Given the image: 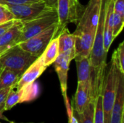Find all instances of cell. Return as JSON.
I'll use <instances>...</instances> for the list:
<instances>
[{
	"mask_svg": "<svg viewBox=\"0 0 124 123\" xmlns=\"http://www.w3.org/2000/svg\"><path fill=\"white\" fill-rule=\"evenodd\" d=\"M102 0H89L77 27L73 33L75 38L76 58L89 56L97 31Z\"/></svg>",
	"mask_w": 124,
	"mask_h": 123,
	"instance_id": "obj_1",
	"label": "cell"
},
{
	"mask_svg": "<svg viewBox=\"0 0 124 123\" xmlns=\"http://www.w3.org/2000/svg\"><path fill=\"white\" fill-rule=\"evenodd\" d=\"M120 73L121 72L119 71L116 62L112 58L110 63L106 66L102 90L104 123H110L111 111L116 98Z\"/></svg>",
	"mask_w": 124,
	"mask_h": 123,
	"instance_id": "obj_2",
	"label": "cell"
},
{
	"mask_svg": "<svg viewBox=\"0 0 124 123\" xmlns=\"http://www.w3.org/2000/svg\"><path fill=\"white\" fill-rule=\"evenodd\" d=\"M37 58L17 44L0 56V65L3 69L9 70L20 77Z\"/></svg>",
	"mask_w": 124,
	"mask_h": 123,
	"instance_id": "obj_3",
	"label": "cell"
},
{
	"mask_svg": "<svg viewBox=\"0 0 124 123\" xmlns=\"http://www.w3.org/2000/svg\"><path fill=\"white\" fill-rule=\"evenodd\" d=\"M7 7L13 14L14 19L22 22L38 17L46 12L56 9V6L51 4L49 1H36Z\"/></svg>",
	"mask_w": 124,
	"mask_h": 123,
	"instance_id": "obj_4",
	"label": "cell"
},
{
	"mask_svg": "<svg viewBox=\"0 0 124 123\" xmlns=\"http://www.w3.org/2000/svg\"><path fill=\"white\" fill-rule=\"evenodd\" d=\"M55 23H59L56 9L34 19L23 22V32L19 43L43 32Z\"/></svg>",
	"mask_w": 124,
	"mask_h": 123,
	"instance_id": "obj_5",
	"label": "cell"
},
{
	"mask_svg": "<svg viewBox=\"0 0 124 123\" xmlns=\"http://www.w3.org/2000/svg\"><path fill=\"white\" fill-rule=\"evenodd\" d=\"M60 30L59 23H55L43 32L18 43L23 50L39 57H40L49 42Z\"/></svg>",
	"mask_w": 124,
	"mask_h": 123,
	"instance_id": "obj_6",
	"label": "cell"
},
{
	"mask_svg": "<svg viewBox=\"0 0 124 123\" xmlns=\"http://www.w3.org/2000/svg\"><path fill=\"white\" fill-rule=\"evenodd\" d=\"M39 94V87L35 82L19 89L13 88L5 100L4 111L10 110L18 104L33 101L38 97Z\"/></svg>",
	"mask_w": 124,
	"mask_h": 123,
	"instance_id": "obj_7",
	"label": "cell"
},
{
	"mask_svg": "<svg viewBox=\"0 0 124 123\" xmlns=\"http://www.w3.org/2000/svg\"><path fill=\"white\" fill-rule=\"evenodd\" d=\"M76 57V51L75 49L65 51L62 54H59L56 60L54 62V69L57 74L62 94L65 101V106L70 104L68 95H67V90H68V72L69 70V65L70 62L74 59Z\"/></svg>",
	"mask_w": 124,
	"mask_h": 123,
	"instance_id": "obj_8",
	"label": "cell"
},
{
	"mask_svg": "<svg viewBox=\"0 0 124 123\" xmlns=\"http://www.w3.org/2000/svg\"><path fill=\"white\" fill-rule=\"evenodd\" d=\"M81 4L78 0H57L56 9L60 30L70 22H77L80 18Z\"/></svg>",
	"mask_w": 124,
	"mask_h": 123,
	"instance_id": "obj_9",
	"label": "cell"
},
{
	"mask_svg": "<svg viewBox=\"0 0 124 123\" xmlns=\"http://www.w3.org/2000/svg\"><path fill=\"white\" fill-rule=\"evenodd\" d=\"M94 99L95 98L93 94L91 80L86 82H78L76 91L73 98V109L77 115L82 113L87 105Z\"/></svg>",
	"mask_w": 124,
	"mask_h": 123,
	"instance_id": "obj_10",
	"label": "cell"
},
{
	"mask_svg": "<svg viewBox=\"0 0 124 123\" xmlns=\"http://www.w3.org/2000/svg\"><path fill=\"white\" fill-rule=\"evenodd\" d=\"M46 67H47L44 65L41 56L39 57L23 73L14 88L15 89H19L34 83L36 80L41 75Z\"/></svg>",
	"mask_w": 124,
	"mask_h": 123,
	"instance_id": "obj_11",
	"label": "cell"
},
{
	"mask_svg": "<svg viewBox=\"0 0 124 123\" xmlns=\"http://www.w3.org/2000/svg\"><path fill=\"white\" fill-rule=\"evenodd\" d=\"M23 32V22L15 20L13 25L0 37V56L19 43Z\"/></svg>",
	"mask_w": 124,
	"mask_h": 123,
	"instance_id": "obj_12",
	"label": "cell"
},
{
	"mask_svg": "<svg viewBox=\"0 0 124 123\" xmlns=\"http://www.w3.org/2000/svg\"><path fill=\"white\" fill-rule=\"evenodd\" d=\"M124 74L120 73L116 98L110 115V123L124 122Z\"/></svg>",
	"mask_w": 124,
	"mask_h": 123,
	"instance_id": "obj_13",
	"label": "cell"
},
{
	"mask_svg": "<svg viewBox=\"0 0 124 123\" xmlns=\"http://www.w3.org/2000/svg\"><path fill=\"white\" fill-rule=\"evenodd\" d=\"M113 0H108L107 9L104 22V47L108 53L114 37L113 36Z\"/></svg>",
	"mask_w": 124,
	"mask_h": 123,
	"instance_id": "obj_14",
	"label": "cell"
},
{
	"mask_svg": "<svg viewBox=\"0 0 124 123\" xmlns=\"http://www.w3.org/2000/svg\"><path fill=\"white\" fill-rule=\"evenodd\" d=\"M60 33L58 36L59 54L75 49V38L70 33L67 26L60 29Z\"/></svg>",
	"mask_w": 124,
	"mask_h": 123,
	"instance_id": "obj_15",
	"label": "cell"
},
{
	"mask_svg": "<svg viewBox=\"0 0 124 123\" xmlns=\"http://www.w3.org/2000/svg\"><path fill=\"white\" fill-rule=\"evenodd\" d=\"M74 59L76 63L78 82H86L91 80L92 66L89 57H81Z\"/></svg>",
	"mask_w": 124,
	"mask_h": 123,
	"instance_id": "obj_16",
	"label": "cell"
},
{
	"mask_svg": "<svg viewBox=\"0 0 124 123\" xmlns=\"http://www.w3.org/2000/svg\"><path fill=\"white\" fill-rule=\"evenodd\" d=\"M59 46H58V36L54 37L49 42L43 54L41 55L44 65L46 67L50 66L54 63L57 57L59 56Z\"/></svg>",
	"mask_w": 124,
	"mask_h": 123,
	"instance_id": "obj_17",
	"label": "cell"
},
{
	"mask_svg": "<svg viewBox=\"0 0 124 123\" xmlns=\"http://www.w3.org/2000/svg\"><path fill=\"white\" fill-rule=\"evenodd\" d=\"M20 78L15 72L7 69H3L0 73V90L15 87Z\"/></svg>",
	"mask_w": 124,
	"mask_h": 123,
	"instance_id": "obj_18",
	"label": "cell"
},
{
	"mask_svg": "<svg viewBox=\"0 0 124 123\" xmlns=\"http://www.w3.org/2000/svg\"><path fill=\"white\" fill-rule=\"evenodd\" d=\"M94 100L92 101L87 105V107L82 113L77 115L78 123H94Z\"/></svg>",
	"mask_w": 124,
	"mask_h": 123,
	"instance_id": "obj_19",
	"label": "cell"
},
{
	"mask_svg": "<svg viewBox=\"0 0 124 123\" xmlns=\"http://www.w3.org/2000/svg\"><path fill=\"white\" fill-rule=\"evenodd\" d=\"M94 123H104V112L102 94L97 96L94 100Z\"/></svg>",
	"mask_w": 124,
	"mask_h": 123,
	"instance_id": "obj_20",
	"label": "cell"
},
{
	"mask_svg": "<svg viewBox=\"0 0 124 123\" xmlns=\"http://www.w3.org/2000/svg\"><path fill=\"white\" fill-rule=\"evenodd\" d=\"M112 58L116 62L119 71L124 74V42H121L115 50Z\"/></svg>",
	"mask_w": 124,
	"mask_h": 123,
	"instance_id": "obj_21",
	"label": "cell"
},
{
	"mask_svg": "<svg viewBox=\"0 0 124 123\" xmlns=\"http://www.w3.org/2000/svg\"><path fill=\"white\" fill-rule=\"evenodd\" d=\"M124 25V17H122L118 14L113 11V36L116 38L122 31Z\"/></svg>",
	"mask_w": 124,
	"mask_h": 123,
	"instance_id": "obj_22",
	"label": "cell"
},
{
	"mask_svg": "<svg viewBox=\"0 0 124 123\" xmlns=\"http://www.w3.org/2000/svg\"><path fill=\"white\" fill-rule=\"evenodd\" d=\"M49 1V0H0V4L4 5L5 7H9V6L20 5V4L32 3L36 1Z\"/></svg>",
	"mask_w": 124,
	"mask_h": 123,
	"instance_id": "obj_23",
	"label": "cell"
},
{
	"mask_svg": "<svg viewBox=\"0 0 124 123\" xmlns=\"http://www.w3.org/2000/svg\"><path fill=\"white\" fill-rule=\"evenodd\" d=\"M113 11L124 17V0H113Z\"/></svg>",
	"mask_w": 124,
	"mask_h": 123,
	"instance_id": "obj_24",
	"label": "cell"
},
{
	"mask_svg": "<svg viewBox=\"0 0 124 123\" xmlns=\"http://www.w3.org/2000/svg\"><path fill=\"white\" fill-rule=\"evenodd\" d=\"M12 20H15L14 16L12 12L7 9V7L0 12V24L8 22Z\"/></svg>",
	"mask_w": 124,
	"mask_h": 123,
	"instance_id": "obj_25",
	"label": "cell"
},
{
	"mask_svg": "<svg viewBox=\"0 0 124 123\" xmlns=\"http://www.w3.org/2000/svg\"><path fill=\"white\" fill-rule=\"evenodd\" d=\"M67 113L68 116V123H78V119L74 115V109L73 107L70 106V104L66 107Z\"/></svg>",
	"mask_w": 124,
	"mask_h": 123,
	"instance_id": "obj_26",
	"label": "cell"
},
{
	"mask_svg": "<svg viewBox=\"0 0 124 123\" xmlns=\"http://www.w3.org/2000/svg\"><path fill=\"white\" fill-rule=\"evenodd\" d=\"M14 21H15V20H12L8 22L0 24V37L13 25Z\"/></svg>",
	"mask_w": 124,
	"mask_h": 123,
	"instance_id": "obj_27",
	"label": "cell"
},
{
	"mask_svg": "<svg viewBox=\"0 0 124 123\" xmlns=\"http://www.w3.org/2000/svg\"><path fill=\"white\" fill-rule=\"evenodd\" d=\"M14 87H12V88H4V89L0 90V105L5 102V100H6L9 93L10 92V91Z\"/></svg>",
	"mask_w": 124,
	"mask_h": 123,
	"instance_id": "obj_28",
	"label": "cell"
},
{
	"mask_svg": "<svg viewBox=\"0 0 124 123\" xmlns=\"http://www.w3.org/2000/svg\"><path fill=\"white\" fill-rule=\"evenodd\" d=\"M4 103L0 105V120H5L7 122H11L9 121L4 115Z\"/></svg>",
	"mask_w": 124,
	"mask_h": 123,
	"instance_id": "obj_29",
	"label": "cell"
},
{
	"mask_svg": "<svg viewBox=\"0 0 124 123\" xmlns=\"http://www.w3.org/2000/svg\"><path fill=\"white\" fill-rule=\"evenodd\" d=\"M2 70H3V67H1V65H0V73H1V72L2 71Z\"/></svg>",
	"mask_w": 124,
	"mask_h": 123,
	"instance_id": "obj_30",
	"label": "cell"
},
{
	"mask_svg": "<svg viewBox=\"0 0 124 123\" xmlns=\"http://www.w3.org/2000/svg\"><path fill=\"white\" fill-rule=\"evenodd\" d=\"M7 123H15V122H7Z\"/></svg>",
	"mask_w": 124,
	"mask_h": 123,
	"instance_id": "obj_31",
	"label": "cell"
},
{
	"mask_svg": "<svg viewBox=\"0 0 124 123\" xmlns=\"http://www.w3.org/2000/svg\"><path fill=\"white\" fill-rule=\"evenodd\" d=\"M33 123V122H30V123Z\"/></svg>",
	"mask_w": 124,
	"mask_h": 123,
	"instance_id": "obj_32",
	"label": "cell"
},
{
	"mask_svg": "<svg viewBox=\"0 0 124 123\" xmlns=\"http://www.w3.org/2000/svg\"><path fill=\"white\" fill-rule=\"evenodd\" d=\"M124 123V122H123V123Z\"/></svg>",
	"mask_w": 124,
	"mask_h": 123,
	"instance_id": "obj_33",
	"label": "cell"
}]
</instances>
